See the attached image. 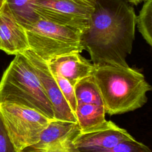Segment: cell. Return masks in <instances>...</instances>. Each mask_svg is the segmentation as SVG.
Here are the masks:
<instances>
[{
	"label": "cell",
	"instance_id": "1",
	"mask_svg": "<svg viewBox=\"0 0 152 152\" xmlns=\"http://www.w3.org/2000/svg\"><path fill=\"white\" fill-rule=\"evenodd\" d=\"M135 26V10L125 0H97L81 32L83 49L94 66H129L126 58L132 50Z\"/></svg>",
	"mask_w": 152,
	"mask_h": 152
},
{
	"label": "cell",
	"instance_id": "2",
	"mask_svg": "<svg viewBox=\"0 0 152 152\" xmlns=\"http://www.w3.org/2000/svg\"><path fill=\"white\" fill-rule=\"evenodd\" d=\"M93 77L100 93L105 113L109 115L142 107L147 102V93L152 89L144 75L129 66H94Z\"/></svg>",
	"mask_w": 152,
	"mask_h": 152
},
{
	"label": "cell",
	"instance_id": "3",
	"mask_svg": "<svg viewBox=\"0 0 152 152\" xmlns=\"http://www.w3.org/2000/svg\"><path fill=\"white\" fill-rule=\"evenodd\" d=\"M12 103L36 110L55 119L34 67L24 52L15 55L0 80V103Z\"/></svg>",
	"mask_w": 152,
	"mask_h": 152
},
{
	"label": "cell",
	"instance_id": "4",
	"mask_svg": "<svg viewBox=\"0 0 152 152\" xmlns=\"http://www.w3.org/2000/svg\"><path fill=\"white\" fill-rule=\"evenodd\" d=\"M29 49L45 61L83 50L81 31L40 18L26 29Z\"/></svg>",
	"mask_w": 152,
	"mask_h": 152
},
{
	"label": "cell",
	"instance_id": "5",
	"mask_svg": "<svg viewBox=\"0 0 152 152\" xmlns=\"http://www.w3.org/2000/svg\"><path fill=\"white\" fill-rule=\"evenodd\" d=\"M0 118L18 152L36 144L51 119L42 113L12 103H0Z\"/></svg>",
	"mask_w": 152,
	"mask_h": 152
},
{
	"label": "cell",
	"instance_id": "6",
	"mask_svg": "<svg viewBox=\"0 0 152 152\" xmlns=\"http://www.w3.org/2000/svg\"><path fill=\"white\" fill-rule=\"evenodd\" d=\"M97 0H36L34 12L43 19L84 31Z\"/></svg>",
	"mask_w": 152,
	"mask_h": 152
},
{
	"label": "cell",
	"instance_id": "7",
	"mask_svg": "<svg viewBox=\"0 0 152 152\" xmlns=\"http://www.w3.org/2000/svg\"><path fill=\"white\" fill-rule=\"evenodd\" d=\"M24 52L32 62L45 93L52 106L55 119L77 123L75 114L61 93L47 62L30 49Z\"/></svg>",
	"mask_w": 152,
	"mask_h": 152
},
{
	"label": "cell",
	"instance_id": "8",
	"mask_svg": "<svg viewBox=\"0 0 152 152\" xmlns=\"http://www.w3.org/2000/svg\"><path fill=\"white\" fill-rule=\"evenodd\" d=\"M28 49L26 30L5 2L0 9V50L8 55H16Z\"/></svg>",
	"mask_w": 152,
	"mask_h": 152
},
{
	"label": "cell",
	"instance_id": "9",
	"mask_svg": "<svg viewBox=\"0 0 152 152\" xmlns=\"http://www.w3.org/2000/svg\"><path fill=\"white\" fill-rule=\"evenodd\" d=\"M134 139L126 129L120 128L112 121L109 125L102 129L89 132H78L74 138L72 143L80 150H101Z\"/></svg>",
	"mask_w": 152,
	"mask_h": 152
},
{
	"label": "cell",
	"instance_id": "10",
	"mask_svg": "<svg viewBox=\"0 0 152 152\" xmlns=\"http://www.w3.org/2000/svg\"><path fill=\"white\" fill-rule=\"evenodd\" d=\"M52 72L67 79L74 87L84 78L93 75L94 66L80 52H71L55 57L47 62Z\"/></svg>",
	"mask_w": 152,
	"mask_h": 152
},
{
	"label": "cell",
	"instance_id": "11",
	"mask_svg": "<svg viewBox=\"0 0 152 152\" xmlns=\"http://www.w3.org/2000/svg\"><path fill=\"white\" fill-rule=\"evenodd\" d=\"M80 132H89L105 128L112 121L105 118L103 105L77 103L74 112Z\"/></svg>",
	"mask_w": 152,
	"mask_h": 152
},
{
	"label": "cell",
	"instance_id": "12",
	"mask_svg": "<svg viewBox=\"0 0 152 152\" xmlns=\"http://www.w3.org/2000/svg\"><path fill=\"white\" fill-rule=\"evenodd\" d=\"M78 128V124L75 122L51 120L42 132L39 141L28 148L33 150L45 149L66 137Z\"/></svg>",
	"mask_w": 152,
	"mask_h": 152
},
{
	"label": "cell",
	"instance_id": "13",
	"mask_svg": "<svg viewBox=\"0 0 152 152\" xmlns=\"http://www.w3.org/2000/svg\"><path fill=\"white\" fill-rule=\"evenodd\" d=\"M36 1L5 0V2L17 21L26 30L40 18L33 10Z\"/></svg>",
	"mask_w": 152,
	"mask_h": 152
},
{
	"label": "cell",
	"instance_id": "14",
	"mask_svg": "<svg viewBox=\"0 0 152 152\" xmlns=\"http://www.w3.org/2000/svg\"><path fill=\"white\" fill-rule=\"evenodd\" d=\"M74 87L77 104L86 103L103 106L100 93L93 75L80 80Z\"/></svg>",
	"mask_w": 152,
	"mask_h": 152
},
{
	"label": "cell",
	"instance_id": "15",
	"mask_svg": "<svg viewBox=\"0 0 152 152\" xmlns=\"http://www.w3.org/2000/svg\"><path fill=\"white\" fill-rule=\"evenodd\" d=\"M136 24L142 38L152 46V0H145L138 16Z\"/></svg>",
	"mask_w": 152,
	"mask_h": 152
},
{
	"label": "cell",
	"instance_id": "16",
	"mask_svg": "<svg viewBox=\"0 0 152 152\" xmlns=\"http://www.w3.org/2000/svg\"><path fill=\"white\" fill-rule=\"evenodd\" d=\"M80 151L82 152H151L148 146L137 141L135 139L121 142L109 148Z\"/></svg>",
	"mask_w": 152,
	"mask_h": 152
},
{
	"label": "cell",
	"instance_id": "17",
	"mask_svg": "<svg viewBox=\"0 0 152 152\" xmlns=\"http://www.w3.org/2000/svg\"><path fill=\"white\" fill-rule=\"evenodd\" d=\"M52 74L64 97L74 113L77 106V100L74 86L67 79L59 74L53 72H52Z\"/></svg>",
	"mask_w": 152,
	"mask_h": 152
},
{
	"label": "cell",
	"instance_id": "18",
	"mask_svg": "<svg viewBox=\"0 0 152 152\" xmlns=\"http://www.w3.org/2000/svg\"><path fill=\"white\" fill-rule=\"evenodd\" d=\"M78 132H80V128L76 129L64 139L45 149L41 150H30L32 152H82L75 147L72 143L74 138Z\"/></svg>",
	"mask_w": 152,
	"mask_h": 152
},
{
	"label": "cell",
	"instance_id": "19",
	"mask_svg": "<svg viewBox=\"0 0 152 152\" xmlns=\"http://www.w3.org/2000/svg\"><path fill=\"white\" fill-rule=\"evenodd\" d=\"M0 152H18L12 143L0 118Z\"/></svg>",
	"mask_w": 152,
	"mask_h": 152
},
{
	"label": "cell",
	"instance_id": "20",
	"mask_svg": "<svg viewBox=\"0 0 152 152\" xmlns=\"http://www.w3.org/2000/svg\"><path fill=\"white\" fill-rule=\"evenodd\" d=\"M125 1H127L129 3H131L132 4L137 5L140 4L141 2H142V1H144L145 0H125Z\"/></svg>",
	"mask_w": 152,
	"mask_h": 152
},
{
	"label": "cell",
	"instance_id": "21",
	"mask_svg": "<svg viewBox=\"0 0 152 152\" xmlns=\"http://www.w3.org/2000/svg\"><path fill=\"white\" fill-rule=\"evenodd\" d=\"M4 2H5V0H0V9L3 5V4H4Z\"/></svg>",
	"mask_w": 152,
	"mask_h": 152
},
{
	"label": "cell",
	"instance_id": "22",
	"mask_svg": "<svg viewBox=\"0 0 152 152\" xmlns=\"http://www.w3.org/2000/svg\"><path fill=\"white\" fill-rule=\"evenodd\" d=\"M21 152H32L30 150H27V151H21Z\"/></svg>",
	"mask_w": 152,
	"mask_h": 152
}]
</instances>
